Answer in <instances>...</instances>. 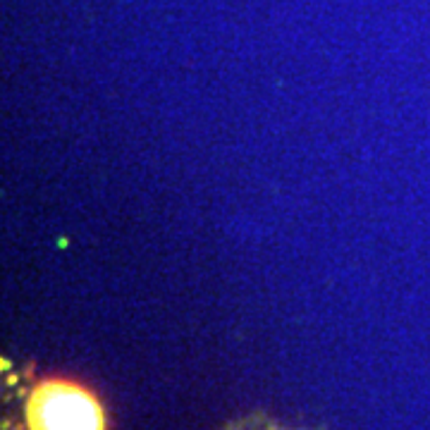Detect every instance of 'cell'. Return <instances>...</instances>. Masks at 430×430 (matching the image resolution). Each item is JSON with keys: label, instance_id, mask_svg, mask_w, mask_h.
<instances>
[{"label": "cell", "instance_id": "6da1fadb", "mask_svg": "<svg viewBox=\"0 0 430 430\" xmlns=\"http://www.w3.org/2000/svg\"><path fill=\"white\" fill-rule=\"evenodd\" d=\"M34 430H103L101 409L84 390L46 385L36 392L29 411Z\"/></svg>", "mask_w": 430, "mask_h": 430}]
</instances>
